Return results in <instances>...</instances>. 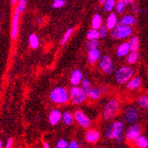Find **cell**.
Returning <instances> with one entry per match:
<instances>
[{"instance_id":"cell-24","label":"cell","mask_w":148,"mask_h":148,"mask_svg":"<svg viewBox=\"0 0 148 148\" xmlns=\"http://www.w3.org/2000/svg\"><path fill=\"white\" fill-rule=\"evenodd\" d=\"M135 145L136 146L140 147V148H146L148 147V138L141 134V135L135 140Z\"/></svg>"},{"instance_id":"cell-30","label":"cell","mask_w":148,"mask_h":148,"mask_svg":"<svg viewBox=\"0 0 148 148\" xmlns=\"http://www.w3.org/2000/svg\"><path fill=\"white\" fill-rule=\"evenodd\" d=\"M87 39L88 40H90V39H99L100 38V35H99V29H91L88 31L87 33Z\"/></svg>"},{"instance_id":"cell-32","label":"cell","mask_w":148,"mask_h":148,"mask_svg":"<svg viewBox=\"0 0 148 148\" xmlns=\"http://www.w3.org/2000/svg\"><path fill=\"white\" fill-rule=\"evenodd\" d=\"M99 39H90V40H88L86 46H87V49L89 51V50L99 48Z\"/></svg>"},{"instance_id":"cell-7","label":"cell","mask_w":148,"mask_h":148,"mask_svg":"<svg viewBox=\"0 0 148 148\" xmlns=\"http://www.w3.org/2000/svg\"><path fill=\"white\" fill-rule=\"evenodd\" d=\"M139 118V114L138 108L133 105L127 106L123 111V119L124 122L129 124L136 123Z\"/></svg>"},{"instance_id":"cell-35","label":"cell","mask_w":148,"mask_h":148,"mask_svg":"<svg viewBox=\"0 0 148 148\" xmlns=\"http://www.w3.org/2000/svg\"><path fill=\"white\" fill-rule=\"evenodd\" d=\"M66 5V1L65 0H54L51 5V7L53 9H59Z\"/></svg>"},{"instance_id":"cell-13","label":"cell","mask_w":148,"mask_h":148,"mask_svg":"<svg viewBox=\"0 0 148 148\" xmlns=\"http://www.w3.org/2000/svg\"><path fill=\"white\" fill-rule=\"evenodd\" d=\"M130 51H131V48H130V43L123 42L118 45L116 49V55L119 58H123V57H126Z\"/></svg>"},{"instance_id":"cell-25","label":"cell","mask_w":148,"mask_h":148,"mask_svg":"<svg viewBox=\"0 0 148 148\" xmlns=\"http://www.w3.org/2000/svg\"><path fill=\"white\" fill-rule=\"evenodd\" d=\"M116 5V0H106V2L103 4V8L105 12H112L114 10Z\"/></svg>"},{"instance_id":"cell-42","label":"cell","mask_w":148,"mask_h":148,"mask_svg":"<svg viewBox=\"0 0 148 148\" xmlns=\"http://www.w3.org/2000/svg\"><path fill=\"white\" fill-rule=\"evenodd\" d=\"M18 1H19V0H11V4L12 5H15L18 3Z\"/></svg>"},{"instance_id":"cell-5","label":"cell","mask_w":148,"mask_h":148,"mask_svg":"<svg viewBox=\"0 0 148 148\" xmlns=\"http://www.w3.org/2000/svg\"><path fill=\"white\" fill-rule=\"evenodd\" d=\"M132 34H133V29L131 26L123 25L120 23H118V25L115 28L111 30V36L115 40L126 39L131 36Z\"/></svg>"},{"instance_id":"cell-10","label":"cell","mask_w":148,"mask_h":148,"mask_svg":"<svg viewBox=\"0 0 148 148\" xmlns=\"http://www.w3.org/2000/svg\"><path fill=\"white\" fill-rule=\"evenodd\" d=\"M21 13V12L19 7H16L14 10V13H13L12 18V25H11V38L12 40H15L18 36Z\"/></svg>"},{"instance_id":"cell-12","label":"cell","mask_w":148,"mask_h":148,"mask_svg":"<svg viewBox=\"0 0 148 148\" xmlns=\"http://www.w3.org/2000/svg\"><path fill=\"white\" fill-rule=\"evenodd\" d=\"M62 114L60 110L59 109H53L51 111L49 114V123L51 126H55L57 125L60 121L62 120Z\"/></svg>"},{"instance_id":"cell-39","label":"cell","mask_w":148,"mask_h":148,"mask_svg":"<svg viewBox=\"0 0 148 148\" xmlns=\"http://www.w3.org/2000/svg\"><path fill=\"white\" fill-rule=\"evenodd\" d=\"M69 148H78V147H79V144H78V142H77V141L73 140V141L69 142Z\"/></svg>"},{"instance_id":"cell-38","label":"cell","mask_w":148,"mask_h":148,"mask_svg":"<svg viewBox=\"0 0 148 148\" xmlns=\"http://www.w3.org/2000/svg\"><path fill=\"white\" fill-rule=\"evenodd\" d=\"M131 4V11L134 12V13H136V14H138V13H139V8L138 7L137 4L136 3H130Z\"/></svg>"},{"instance_id":"cell-26","label":"cell","mask_w":148,"mask_h":148,"mask_svg":"<svg viewBox=\"0 0 148 148\" xmlns=\"http://www.w3.org/2000/svg\"><path fill=\"white\" fill-rule=\"evenodd\" d=\"M127 5H128L127 2L123 1V0H119V1L116 3L115 8H114L115 12L117 13V14H122V13H123L127 8Z\"/></svg>"},{"instance_id":"cell-15","label":"cell","mask_w":148,"mask_h":148,"mask_svg":"<svg viewBox=\"0 0 148 148\" xmlns=\"http://www.w3.org/2000/svg\"><path fill=\"white\" fill-rule=\"evenodd\" d=\"M83 79H84L83 72L80 69H75L70 75V83L73 86H77L81 84Z\"/></svg>"},{"instance_id":"cell-27","label":"cell","mask_w":148,"mask_h":148,"mask_svg":"<svg viewBox=\"0 0 148 148\" xmlns=\"http://www.w3.org/2000/svg\"><path fill=\"white\" fill-rule=\"evenodd\" d=\"M130 45L131 48V51H138L139 48V39L137 36H133L130 38Z\"/></svg>"},{"instance_id":"cell-23","label":"cell","mask_w":148,"mask_h":148,"mask_svg":"<svg viewBox=\"0 0 148 148\" xmlns=\"http://www.w3.org/2000/svg\"><path fill=\"white\" fill-rule=\"evenodd\" d=\"M138 58H139V55L138 51H131L129 54L127 55V58H126V62L130 65H134L138 60Z\"/></svg>"},{"instance_id":"cell-28","label":"cell","mask_w":148,"mask_h":148,"mask_svg":"<svg viewBox=\"0 0 148 148\" xmlns=\"http://www.w3.org/2000/svg\"><path fill=\"white\" fill-rule=\"evenodd\" d=\"M29 45L32 49H37L40 45V41H39V38L37 36V35L36 34H31L29 36Z\"/></svg>"},{"instance_id":"cell-11","label":"cell","mask_w":148,"mask_h":148,"mask_svg":"<svg viewBox=\"0 0 148 148\" xmlns=\"http://www.w3.org/2000/svg\"><path fill=\"white\" fill-rule=\"evenodd\" d=\"M75 115V122L84 129H88L91 125V121L90 119L82 111V110H76L74 113Z\"/></svg>"},{"instance_id":"cell-46","label":"cell","mask_w":148,"mask_h":148,"mask_svg":"<svg viewBox=\"0 0 148 148\" xmlns=\"http://www.w3.org/2000/svg\"><path fill=\"white\" fill-rule=\"evenodd\" d=\"M4 146V145H3V141L1 140V141H0V147H3Z\"/></svg>"},{"instance_id":"cell-29","label":"cell","mask_w":148,"mask_h":148,"mask_svg":"<svg viewBox=\"0 0 148 148\" xmlns=\"http://www.w3.org/2000/svg\"><path fill=\"white\" fill-rule=\"evenodd\" d=\"M137 104L139 107L144 109H148V95L140 96L137 99Z\"/></svg>"},{"instance_id":"cell-40","label":"cell","mask_w":148,"mask_h":148,"mask_svg":"<svg viewBox=\"0 0 148 148\" xmlns=\"http://www.w3.org/2000/svg\"><path fill=\"white\" fill-rule=\"evenodd\" d=\"M12 144H13V139L12 138H9L6 141V144H5V147L6 148H11L12 146Z\"/></svg>"},{"instance_id":"cell-37","label":"cell","mask_w":148,"mask_h":148,"mask_svg":"<svg viewBox=\"0 0 148 148\" xmlns=\"http://www.w3.org/2000/svg\"><path fill=\"white\" fill-rule=\"evenodd\" d=\"M27 1L28 0H19L18 1V7L21 11V12H23L27 6Z\"/></svg>"},{"instance_id":"cell-16","label":"cell","mask_w":148,"mask_h":148,"mask_svg":"<svg viewBox=\"0 0 148 148\" xmlns=\"http://www.w3.org/2000/svg\"><path fill=\"white\" fill-rule=\"evenodd\" d=\"M101 58V52L99 48L88 51V61L90 64H95Z\"/></svg>"},{"instance_id":"cell-4","label":"cell","mask_w":148,"mask_h":148,"mask_svg":"<svg viewBox=\"0 0 148 148\" xmlns=\"http://www.w3.org/2000/svg\"><path fill=\"white\" fill-rule=\"evenodd\" d=\"M134 74H135V70L131 66H123L116 69L114 73V79L117 84H124L134 76Z\"/></svg>"},{"instance_id":"cell-9","label":"cell","mask_w":148,"mask_h":148,"mask_svg":"<svg viewBox=\"0 0 148 148\" xmlns=\"http://www.w3.org/2000/svg\"><path fill=\"white\" fill-rule=\"evenodd\" d=\"M142 132V129L140 127V125L138 124H130V127H128V129L125 130L124 132V137L125 139L128 142H135V140L141 135Z\"/></svg>"},{"instance_id":"cell-14","label":"cell","mask_w":148,"mask_h":148,"mask_svg":"<svg viewBox=\"0 0 148 148\" xmlns=\"http://www.w3.org/2000/svg\"><path fill=\"white\" fill-rule=\"evenodd\" d=\"M100 137V134L96 130H89L85 133V140L89 144H96Z\"/></svg>"},{"instance_id":"cell-41","label":"cell","mask_w":148,"mask_h":148,"mask_svg":"<svg viewBox=\"0 0 148 148\" xmlns=\"http://www.w3.org/2000/svg\"><path fill=\"white\" fill-rule=\"evenodd\" d=\"M37 22H38V25H42L43 22H44V19L41 18V17H39L38 20H37Z\"/></svg>"},{"instance_id":"cell-20","label":"cell","mask_w":148,"mask_h":148,"mask_svg":"<svg viewBox=\"0 0 148 148\" xmlns=\"http://www.w3.org/2000/svg\"><path fill=\"white\" fill-rule=\"evenodd\" d=\"M101 94H102V91L100 90V89H99V88H92L87 93V95H88V98L90 99H91L93 101H96V100L100 99Z\"/></svg>"},{"instance_id":"cell-44","label":"cell","mask_w":148,"mask_h":148,"mask_svg":"<svg viewBox=\"0 0 148 148\" xmlns=\"http://www.w3.org/2000/svg\"><path fill=\"white\" fill-rule=\"evenodd\" d=\"M123 1H125L127 3H132V2H134V0H123Z\"/></svg>"},{"instance_id":"cell-19","label":"cell","mask_w":148,"mask_h":148,"mask_svg":"<svg viewBox=\"0 0 148 148\" xmlns=\"http://www.w3.org/2000/svg\"><path fill=\"white\" fill-rule=\"evenodd\" d=\"M137 22V19L136 17L132 15V14H126L124 16H123V18L119 21L120 24H123V25H127V26H133L135 25Z\"/></svg>"},{"instance_id":"cell-1","label":"cell","mask_w":148,"mask_h":148,"mask_svg":"<svg viewBox=\"0 0 148 148\" xmlns=\"http://www.w3.org/2000/svg\"><path fill=\"white\" fill-rule=\"evenodd\" d=\"M124 129V123L121 120H115L107 126L106 130V137L108 139L115 140L118 144L122 143L125 138L123 135L125 132Z\"/></svg>"},{"instance_id":"cell-17","label":"cell","mask_w":148,"mask_h":148,"mask_svg":"<svg viewBox=\"0 0 148 148\" xmlns=\"http://www.w3.org/2000/svg\"><path fill=\"white\" fill-rule=\"evenodd\" d=\"M141 84H142L141 78L138 76H133L126 83V88L133 90H137V89L140 88Z\"/></svg>"},{"instance_id":"cell-18","label":"cell","mask_w":148,"mask_h":148,"mask_svg":"<svg viewBox=\"0 0 148 148\" xmlns=\"http://www.w3.org/2000/svg\"><path fill=\"white\" fill-rule=\"evenodd\" d=\"M118 23H119L118 18H117L116 13H114V12H111L106 20V26L108 28L109 30L114 29L118 25Z\"/></svg>"},{"instance_id":"cell-43","label":"cell","mask_w":148,"mask_h":148,"mask_svg":"<svg viewBox=\"0 0 148 148\" xmlns=\"http://www.w3.org/2000/svg\"><path fill=\"white\" fill-rule=\"evenodd\" d=\"M44 147H45V148H50V145H49L48 143L45 142V143L44 144Z\"/></svg>"},{"instance_id":"cell-21","label":"cell","mask_w":148,"mask_h":148,"mask_svg":"<svg viewBox=\"0 0 148 148\" xmlns=\"http://www.w3.org/2000/svg\"><path fill=\"white\" fill-rule=\"evenodd\" d=\"M102 23H103V19H102L101 15L99 13H96L91 19V28L99 29L100 27L102 26Z\"/></svg>"},{"instance_id":"cell-6","label":"cell","mask_w":148,"mask_h":148,"mask_svg":"<svg viewBox=\"0 0 148 148\" xmlns=\"http://www.w3.org/2000/svg\"><path fill=\"white\" fill-rule=\"evenodd\" d=\"M70 101L74 105H81L83 104L86 99L88 98L87 93L81 86H73L69 90Z\"/></svg>"},{"instance_id":"cell-34","label":"cell","mask_w":148,"mask_h":148,"mask_svg":"<svg viewBox=\"0 0 148 148\" xmlns=\"http://www.w3.org/2000/svg\"><path fill=\"white\" fill-rule=\"evenodd\" d=\"M99 31L100 38L104 39V38H106L107 36H108V31H109V29H108V28H107V27H106V25H102V26L100 27V29H99Z\"/></svg>"},{"instance_id":"cell-36","label":"cell","mask_w":148,"mask_h":148,"mask_svg":"<svg viewBox=\"0 0 148 148\" xmlns=\"http://www.w3.org/2000/svg\"><path fill=\"white\" fill-rule=\"evenodd\" d=\"M69 142L66 141V139L64 138H61L58 141L57 145H56V147L57 148H66V147H69Z\"/></svg>"},{"instance_id":"cell-33","label":"cell","mask_w":148,"mask_h":148,"mask_svg":"<svg viewBox=\"0 0 148 148\" xmlns=\"http://www.w3.org/2000/svg\"><path fill=\"white\" fill-rule=\"evenodd\" d=\"M73 32H74V28H70V29H69L68 30H66V32L64 34V36H63L62 38H61V41H60V44H61L62 45H65L66 42H68V40L70 38V36H72Z\"/></svg>"},{"instance_id":"cell-31","label":"cell","mask_w":148,"mask_h":148,"mask_svg":"<svg viewBox=\"0 0 148 148\" xmlns=\"http://www.w3.org/2000/svg\"><path fill=\"white\" fill-rule=\"evenodd\" d=\"M81 87H82L85 90L86 93H88L92 89V84H91V82L89 79L84 78L83 81H82V83H81Z\"/></svg>"},{"instance_id":"cell-45","label":"cell","mask_w":148,"mask_h":148,"mask_svg":"<svg viewBox=\"0 0 148 148\" xmlns=\"http://www.w3.org/2000/svg\"><path fill=\"white\" fill-rule=\"evenodd\" d=\"M99 3H100V4H102V5H103V4L106 2V0H99Z\"/></svg>"},{"instance_id":"cell-8","label":"cell","mask_w":148,"mask_h":148,"mask_svg":"<svg viewBox=\"0 0 148 148\" xmlns=\"http://www.w3.org/2000/svg\"><path fill=\"white\" fill-rule=\"evenodd\" d=\"M99 66L102 72L106 75H111L114 72V65L113 60L108 55L101 56L100 60H99Z\"/></svg>"},{"instance_id":"cell-3","label":"cell","mask_w":148,"mask_h":148,"mask_svg":"<svg viewBox=\"0 0 148 148\" xmlns=\"http://www.w3.org/2000/svg\"><path fill=\"white\" fill-rule=\"evenodd\" d=\"M50 99L57 105H64L69 101L70 96L69 91L64 87H56L51 91Z\"/></svg>"},{"instance_id":"cell-22","label":"cell","mask_w":148,"mask_h":148,"mask_svg":"<svg viewBox=\"0 0 148 148\" xmlns=\"http://www.w3.org/2000/svg\"><path fill=\"white\" fill-rule=\"evenodd\" d=\"M74 119H75V115L72 114L71 112L69 111H66L62 114V122L65 125H71L74 122Z\"/></svg>"},{"instance_id":"cell-2","label":"cell","mask_w":148,"mask_h":148,"mask_svg":"<svg viewBox=\"0 0 148 148\" xmlns=\"http://www.w3.org/2000/svg\"><path fill=\"white\" fill-rule=\"evenodd\" d=\"M121 104L116 99H110L107 100L103 108V118L106 121L115 117L120 110Z\"/></svg>"}]
</instances>
